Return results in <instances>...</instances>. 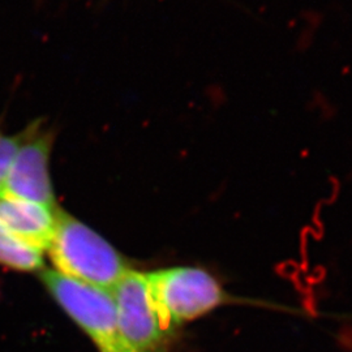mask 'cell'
I'll use <instances>...</instances> for the list:
<instances>
[{
	"label": "cell",
	"instance_id": "cell-2",
	"mask_svg": "<svg viewBox=\"0 0 352 352\" xmlns=\"http://www.w3.org/2000/svg\"><path fill=\"white\" fill-rule=\"evenodd\" d=\"M146 277L155 302L171 329L232 300L217 278L200 267L174 266L146 273Z\"/></svg>",
	"mask_w": 352,
	"mask_h": 352
},
{
	"label": "cell",
	"instance_id": "cell-4",
	"mask_svg": "<svg viewBox=\"0 0 352 352\" xmlns=\"http://www.w3.org/2000/svg\"><path fill=\"white\" fill-rule=\"evenodd\" d=\"M122 338L133 352H157L171 336L146 274L129 269L111 291Z\"/></svg>",
	"mask_w": 352,
	"mask_h": 352
},
{
	"label": "cell",
	"instance_id": "cell-3",
	"mask_svg": "<svg viewBox=\"0 0 352 352\" xmlns=\"http://www.w3.org/2000/svg\"><path fill=\"white\" fill-rule=\"evenodd\" d=\"M41 279L51 296L88 334L100 351L133 352L122 338L110 292L67 277L56 270L42 272Z\"/></svg>",
	"mask_w": 352,
	"mask_h": 352
},
{
	"label": "cell",
	"instance_id": "cell-7",
	"mask_svg": "<svg viewBox=\"0 0 352 352\" xmlns=\"http://www.w3.org/2000/svg\"><path fill=\"white\" fill-rule=\"evenodd\" d=\"M42 253L13 238L0 226V265L20 272H38L43 267Z\"/></svg>",
	"mask_w": 352,
	"mask_h": 352
},
{
	"label": "cell",
	"instance_id": "cell-8",
	"mask_svg": "<svg viewBox=\"0 0 352 352\" xmlns=\"http://www.w3.org/2000/svg\"><path fill=\"white\" fill-rule=\"evenodd\" d=\"M24 139V131L17 135H7L0 128V195H3L13 157Z\"/></svg>",
	"mask_w": 352,
	"mask_h": 352
},
{
	"label": "cell",
	"instance_id": "cell-5",
	"mask_svg": "<svg viewBox=\"0 0 352 352\" xmlns=\"http://www.w3.org/2000/svg\"><path fill=\"white\" fill-rule=\"evenodd\" d=\"M54 136L39 122L24 129V139L13 157L3 195L56 209L50 177Z\"/></svg>",
	"mask_w": 352,
	"mask_h": 352
},
{
	"label": "cell",
	"instance_id": "cell-6",
	"mask_svg": "<svg viewBox=\"0 0 352 352\" xmlns=\"http://www.w3.org/2000/svg\"><path fill=\"white\" fill-rule=\"evenodd\" d=\"M56 209L0 195V226L13 238L43 252L49 250L56 225Z\"/></svg>",
	"mask_w": 352,
	"mask_h": 352
},
{
	"label": "cell",
	"instance_id": "cell-1",
	"mask_svg": "<svg viewBox=\"0 0 352 352\" xmlns=\"http://www.w3.org/2000/svg\"><path fill=\"white\" fill-rule=\"evenodd\" d=\"M49 252L56 272L110 294L129 270L111 244L60 209Z\"/></svg>",
	"mask_w": 352,
	"mask_h": 352
}]
</instances>
